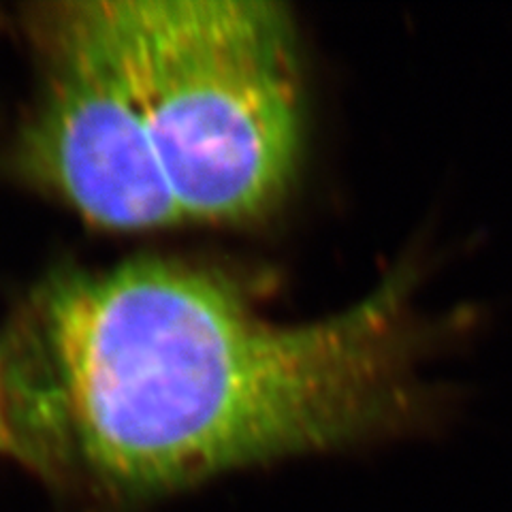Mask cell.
Listing matches in <instances>:
<instances>
[{
  "instance_id": "cell-1",
  "label": "cell",
  "mask_w": 512,
  "mask_h": 512,
  "mask_svg": "<svg viewBox=\"0 0 512 512\" xmlns=\"http://www.w3.org/2000/svg\"><path fill=\"white\" fill-rule=\"evenodd\" d=\"M408 291L391 276L344 312L278 325L218 271H84L43 320L32 395L96 508L133 512L393 427L410 408Z\"/></svg>"
},
{
  "instance_id": "cell-2",
  "label": "cell",
  "mask_w": 512,
  "mask_h": 512,
  "mask_svg": "<svg viewBox=\"0 0 512 512\" xmlns=\"http://www.w3.org/2000/svg\"><path fill=\"white\" fill-rule=\"evenodd\" d=\"M152 146L184 220L246 222L303 152L293 20L269 0H109Z\"/></svg>"
},
{
  "instance_id": "cell-3",
  "label": "cell",
  "mask_w": 512,
  "mask_h": 512,
  "mask_svg": "<svg viewBox=\"0 0 512 512\" xmlns=\"http://www.w3.org/2000/svg\"><path fill=\"white\" fill-rule=\"evenodd\" d=\"M24 137L28 169L88 222L143 231L182 222L118 47L109 0L60 5Z\"/></svg>"
},
{
  "instance_id": "cell-4",
  "label": "cell",
  "mask_w": 512,
  "mask_h": 512,
  "mask_svg": "<svg viewBox=\"0 0 512 512\" xmlns=\"http://www.w3.org/2000/svg\"><path fill=\"white\" fill-rule=\"evenodd\" d=\"M0 451H11V434L3 406V391H0Z\"/></svg>"
}]
</instances>
